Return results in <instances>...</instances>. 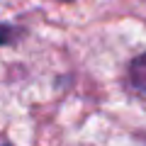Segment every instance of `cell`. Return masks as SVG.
Segmentation results:
<instances>
[{
  "label": "cell",
  "mask_w": 146,
  "mask_h": 146,
  "mask_svg": "<svg viewBox=\"0 0 146 146\" xmlns=\"http://www.w3.org/2000/svg\"><path fill=\"white\" fill-rule=\"evenodd\" d=\"M129 78H131V83H134L136 90L146 93V54H139V56L131 61V66H129Z\"/></svg>",
  "instance_id": "cell-1"
},
{
  "label": "cell",
  "mask_w": 146,
  "mask_h": 146,
  "mask_svg": "<svg viewBox=\"0 0 146 146\" xmlns=\"http://www.w3.org/2000/svg\"><path fill=\"white\" fill-rule=\"evenodd\" d=\"M25 36V29L17 25H7V22H0V46H12Z\"/></svg>",
  "instance_id": "cell-2"
},
{
  "label": "cell",
  "mask_w": 146,
  "mask_h": 146,
  "mask_svg": "<svg viewBox=\"0 0 146 146\" xmlns=\"http://www.w3.org/2000/svg\"><path fill=\"white\" fill-rule=\"evenodd\" d=\"M54 3H73V0H54Z\"/></svg>",
  "instance_id": "cell-3"
}]
</instances>
